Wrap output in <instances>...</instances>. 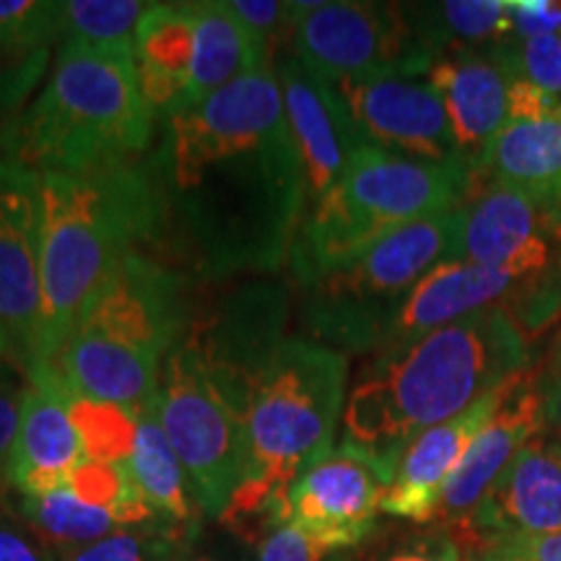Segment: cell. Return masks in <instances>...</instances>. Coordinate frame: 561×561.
Instances as JSON below:
<instances>
[{
  "label": "cell",
  "mask_w": 561,
  "mask_h": 561,
  "mask_svg": "<svg viewBox=\"0 0 561 561\" xmlns=\"http://www.w3.org/2000/svg\"><path fill=\"white\" fill-rule=\"evenodd\" d=\"M151 172L164 224L206 278L291 261L307 187L273 66L167 117Z\"/></svg>",
  "instance_id": "1"
},
{
  "label": "cell",
  "mask_w": 561,
  "mask_h": 561,
  "mask_svg": "<svg viewBox=\"0 0 561 561\" xmlns=\"http://www.w3.org/2000/svg\"><path fill=\"white\" fill-rule=\"evenodd\" d=\"M530 367L528 335L504 307L377 354L351 385L341 445L385 473L421 432L445 424Z\"/></svg>",
  "instance_id": "2"
},
{
  "label": "cell",
  "mask_w": 561,
  "mask_h": 561,
  "mask_svg": "<svg viewBox=\"0 0 561 561\" xmlns=\"http://www.w3.org/2000/svg\"><path fill=\"white\" fill-rule=\"evenodd\" d=\"M161 227L151 167L123 161L81 174H42V318L32 369L50 367L112 271Z\"/></svg>",
  "instance_id": "3"
},
{
  "label": "cell",
  "mask_w": 561,
  "mask_h": 561,
  "mask_svg": "<svg viewBox=\"0 0 561 561\" xmlns=\"http://www.w3.org/2000/svg\"><path fill=\"white\" fill-rule=\"evenodd\" d=\"M348 356L312 339H286L244 411V476L219 520L252 538L286 523L301 473L333 453L348 398Z\"/></svg>",
  "instance_id": "4"
},
{
  "label": "cell",
  "mask_w": 561,
  "mask_h": 561,
  "mask_svg": "<svg viewBox=\"0 0 561 561\" xmlns=\"http://www.w3.org/2000/svg\"><path fill=\"white\" fill-rule=\"evenodd\" d=\"M136 55L62 42L39 94L16 117L3 157L39 174L123 164L153 136Z\"/></svg>",
  "instance_id": "5"
},
{
  "label": "cell",
  "mask_w": 561,
  "mask_h": 561,
  "mask_svg": "<svg viewBox=\"0 0 561 561\" xmlns=\"http://www.w3.org/2000/svg\"><path fill=\"white\" fill-rule=\"evenodd\" d=\"M193 318L185 280L146 252H130L91 299L50 369L66 388L138 413Z\"/></svg>",
  "instance_id": "6"
},
{
  "label": "cell",
  "mask_w": 561,
  "mask_h": 561,
  "mask_svg": "<svg viewBox=\"0 0 561 561\" xmlns=\"http://www.w3.org/2000/svg\"><path fill=\"white\" fill-rule=\"evenodd\" d=\"M473 172L367 144L325 198L305 214L291 250L299 286L346 263L390 231L462 206Z\"/></svg>",
  "instance_id": "7"
},
{
  "label": "cell",
  "mask_w": 561,
  "mask_h": 561,
  "mask_svg": "<svg viewBox=\"0 0 561 561\" xmlns=\"http://www.w3.org/2000/svg\"><path fill=\"white\" fill-rule=\"evenodd\" d=\"M462 206L405 224L346 263L301 284V322L312 341L367 354L385 346L390 322L426 273L460 261Z\"/></svg>",
  "instance_id": "8"
},
{
  "label": "cell",
  "mask_w": 561,
  "mask_h": 561,
  "mask_svg": "<svg viewBox=\"0 0 561 561\" xmlns=\"http://www.w3.org/2000/svg\"><path fill=\"white\" fill-rule=\"evenodd\" d=\"M153 405L201 515L219 520L244 476V419L185 339L164 359Z\"/></svg>",
  "instance_id": "9"
},
{
  "label": "cell",
  "mask_w": 561,
  "mask_h": 561,
  "mask_svg": "<svg viewBox=\"0 0 561 561\" xmlns=\"http://www.w3.org/2000/svg\"><path fill=\"white\" fill-rule=\"evenodd\" d=\"M291 58L325 83L377 73L426 76L434 55L398 3H294Z\"/></svg>",
  "instance_id": "10"
},
{
  "label": "cell",
  "mask_w": 561,
  "mask_h": 561,
  "mask_svg": "<svg viewBox=\"0 0 561 561\" xmlns=\"http://www.w3.org/2000/svg\"><path fill=\"white\" fill-rule=\"evenodd\" d=\"M289 307L284 284L250 280L216 299L203 314H193L182 333L242 419L255 382L286 341Z\"/></svg>",
  "instance_id": "11"
},
{
  "label": "cell",
  "mask_w": 561,
  "mask_h": 561,
  "mask_svg": "<svg viewBox=\"0 0 561 561\" xmlns=\"http://www.w3.org/2000/svg\"><path fill=\"white\" fill-rule=\"evenodd\" d=\"M42 174L0 157V331L11 362L24 371L37 359L42 318Z\"/></svg>",
  "instance_id": "12"
},
{
  "label": "cell",
  "mask_w": 561,
  "mask_h": 561,
  "mask_svg": "<svg viewBox=\"0 0 561 561\" xmlns=\"http://www.w3.org/2000/svg\"><path fill=\"white\" fill-rule=\"evenodd\" d=\"M333 87L369 144L413 159L466 164L455 146L445 104L426 76L377 73Z\"/></svg>",
  "instance_id": "13"
},
{
  "label": "cell",
  "mask_w": 561,
  "mask_h": 561,
  "mask_svg": "<svg viewBox=\"0 0 561 561\" xmlns=\"http://www.w3.org/2000/svg\"><path fill=\"white\" fill-rule=\"evenodd\" d=\"M385 489L388 473L380 466L339 445L294 483L286 496V523L333 551L348 549L375 528Z\"/></svg>",
  "instance_id": "14"
},
{
  "label": "cell",
  "mask_w": 561,
  "mask_h": 561,
  "mask_svg": "<svg viewBox=\"0 0 561 561\" xmlns=\"http://www.w3.org/2000/svg\"><path fill=\"white\" fill-rule=\"evenodd\" d=\"M546 430L541 367H525L504 382L502 401L481 426L466 458L442 491L434 523L442 528L466 525L533 437Z\"/></svg>",
  "instance_id": "15"
},
{
  "label": "cell",
  "mask_w": 561,
  "mask_h": 561,
  "mask_svg": "<svg viewBox=\"0 0 561 561\" xmlns=\"http://www.w3.org/2000/svg\"><path fill=\"white\" fill-rule=\"evenodd\" d=\"M462 210L460 261L523 276H538L561 261L559 221L530 195L512 187H479Z\"/></svg>",
  "instance_id": "16"
},
{
  "label": "cell",
  "mask_w": 561,
  "mask_h": 561,
  "mask_svg": "<svg viewBox=\"0 0 561 561\" xmlns=\"http://www.w3.org/2000/svg\"><path fill=\"white\" fill-rule=\"evenodd\" d=\"M276 76L286 121L305 172L307 210H310L339 185L351 159L369 140L356 128L335 87L301 68L291 55L276 68Z\"/></svg>",
  "instance_id": "17"
},
{
  "label": "cell",
  "mask_w": 561,
  "mask_h": 561,
  "mask_svg": "<svg viewBox=\"0 0 561 561\" xmlns=\"http://www.w3.org/2000/svg\"><path fill=\"white\" fill-rule=\"evenodd\" d=\"M26 380L30 385L21 403L9 486L16 496H37L66 486L76 468L87 460V450L60 377L50 367H37Z\"/></svg>",
  "instance_id": "18"
},
{
  "label": "cell",
  "mask_w": 561,
  "mask_h": 561,
  "mask_svg": "<svg viewBox=\"0 0 561 561\" xmlns=\"http://www.w3.org/2000/svg\"><path fill=\"white\" fill-rule=\"evenodd\" d=\"M426 79L445 104L460 159L473 172L510 117L512 70L502 47L442 55Z\"/></svg>",
  "instance_id": "19"
},
{
  "label": "cell",
  "mask_w": 561,
  "mask_h": 561,
  "mask_svg": "<svg viewBox=\"0 0 561 561\" xmlns=\"http://www.w3.org/2000/svg\"><path fill=\"white\" fill-rule=\"evenodd\" d=\"M530 278L536 276L468 261L442 263L426 273L405 297L396 320L390 322L382 351L405 346L421 335L491 310V307L507 310Z\"/></svg>",
  "instance_id": "20"
},
{
  "label": "cell",
  "mask_w": 561,
  "mask_h": 561,
  "mask_svg": "<svg viewBox=\"0 0 561 561\" xmlns=\"http://www.w3.org/2000/svg\"><path fill=\"white\" fill-rule=\"evenodd\" d=\"M462 528L483 538L561 536V447L541 432L494 483Z\"/></svg>",
  "instance_id": "21"
},
{
  "label": "cell",
  "mask_w": 561,
  "mask_h": 561,
  "mask_svg": "<svg viewBox=\"0 0 561 561\" xmlns=\"http://www.w3.org/2000/svg\"><path fill=\"white\" fill-rule=\"evenodd\" d=\"M504 385L466 413L413 437L392 466L382 512L413 523H434L442 491L458 471L468 447L502 401Z\"/></svg>",
  "instance_id": "22"
},
{
  "label": "cell",
  "mask_w": 561,
  "mask_h": 561,
  "mask_svg": "<svg viewBox=\"0 0 561 561\" xmlns=\"http://www.w3.org/2000/svg\"><path fill=\"white\" fill-rule=\"evenodd\" d=\"M489 185L530 195L561 227V104L504 123L473 170L471 193Z\"/></svg>",
  "instance_id": "23"
},
{
  "label": "cell",
  "mask_w": 561,
  "mask_h": 561,
  "mask_svg": "<svg viewBox=\"0 0 561 561\" xmlns=\"http://www.w3.org/2000/svg\"><path fill=\"white\" fill-rule=\"evenodd\" d=\"M191 11L195 19L191 83H187L185 96L174 112L198 107L201 102H206L208 96H214L216 91L242 79V76L271 66L257 39L231 11L229 3L201 0V3H191Z\"/></svg>",
  "instance_id": "24"
},
{
  "label": "cell",
  "mask_w": 561,
  "mask_h": 561,
  "mask_svg": "<svg viewBox=\"0 0 561 561\" xmlns=\"http://www.w3.org/2000/svg\"><path fill=\"white\" fill-rule=\"evenodd\" d=\"M195 19L191 3H151L136 34L140 87L153 112L167 117L180 107L191 83Z\"/></svg>",
  "instance_id": "25"
},
{
  "label": "cell",
  "mask_w": 561,
  "mask_h": 561,
  "mask_svg": "<svg viewBox=\"0 0 561 561\" xmlns=\"http://www.w3.org/2000/svg\"><path fill=\"white\" fill-rule=\"evenodd\" d=\"M125 466L140 496L161 520L185 530H201V510L195 504L191 481L164 437L153 401L136 413V439Z\"/></svg>",
  "instance_id": "26"
},
{
  "label": "cell",
  "mask_w": 561,
  "mask_h": 561,
  "mask_svg": "<svg viewBox=\"0 0 561 561\" xmlns=\"http://www.w3.org/2000/svg\"><path fill=\"white\" fill-rule=\"evenodd\" d=\"M413 30L434 58L489 50L510 39V0H445L405 5Z\"/></svg>",
  "instance_id": "27"
},
{
  "label": "cell",
  "mask_w": 561,
  "mask_h": 561,
  "mask_svg": "<svg viewBox=\"0 0 561 561\" xmlns=\"http://www.w3.org/2000/svg\"><path fill=\"white\" fill-rule=\"evenodd\" d=\"M11 507L58 557L102 541L115 528H125L117 512L83 502L68 486L37 496H16Z\"/></svg>",
  "instance_id": "28"
},
{
  "label": "cell",
  "mask_w": 561,
  "mask_h": 561,
  "mask_svg": "<svg viewBox=\"0 0 561 561\" xmlns=\"http://www.w3.org/2000/svg\"><path fill=\"white\" fill-rule=\"evenodd\" d=\"M58 39H62L60 3L0 0V76L39 81Z\"/></svg>",
  "instance_id": "29"
},
{
  "label": "cell",
  "mask_w": 561,
  "mask_h": 561,
  "mask_svg": "<svg viewBox=\"0 0 561 561\" xmlns=\"http://www.w3.org/2000/svg\"><path fill=\"white\" fill-rule=\"evenodd\" d=\"M151 3L144 0H68L60 3L62 42L136 55V34Z\"/></svg>",
  "instance_id": "30"
},
{
  "label": "cell",
  "mask_w": 561,
  "mask_h": 561,
  "mask_svg": "<svg viewBox=\"0 0 561 561\" xmlns=\"http://www.w3.org/2000/svg\"><path fill=\"white\" fill-rule=\"evenodd\" d=\"M198 530L153 520L110 533L102 541L62 553L60 561H174L193 549Z\"/></svg>",
  "instance_id": "31"
},
{
  "label": "cell",
  "mask_w": 561,
  "mask_h": 561,
  "mask_svg": "<svg viewBox=\"0 0 561 561\" xmlns=\"http://www.w3.org/2000/svg\"><path fill=\"white\" fill-rule=\"evenodd\" d=\"M68 401L87 458L100 462H128L133 439H136V413L121 409V405L91 401L70 388Z\"/></svg>",
  "instance_id": "32"
},
{
  "label": "cell",
  "mask_w": 561,
  "mask_h": 561,
  "mask_svg": "<svg viewBox=\"0 0 561 561\" xmlns=\"http://www.w3.org/2000/svg\"><path fill=\"white\" fill-rule=\"evenodd\" d=\"M502 55L512 70V79L533 83L546 94L561 100V37L541 34L530 39H504Z\"/></svg>",
  "instance_id": "33"
},
{
  "label": "cell",
  "mask_w": 561,
  "mask_h": 561,
  "mask_svg": "<svg viewBox=\"0 0 561 561\" xmlns=\"http://www.w3.org/2000/svg\"><path fill=\"white\" fill-rule=\"evenodd\" d=\"M231 11L257 39L265 60L273 66V55L284 42L291 45L294 32V3H278V0H231Z\"/></svg>",
  "instance_id": "34"
},
{
  "label": "cell",
  "mask_w": 561,
  "mask_h": 561,
  "mask_svg": "<svg viewBox=\"0 0 561 561\" xmlns=\"http://www.w3.org/2000/svg\"><path fill=\"white\" fill-rule=\"evenodd\" d=\"M26 371L16 367L13 362H0V502L9 500V466L13 442L19 434L21 421V403H24L26 392Z\"/></svg>",
  "instance_id": "35"
},
{
  "label": "cell",
  "mask_w": 561,
  "mask_h": 561,
  "mask_svg": "<svg viewBox=\"0 0 561 561\" xmlns=\"http://www.w3.org/2000/svg\"><path fill=\"white\" fill-rule=\"evenodd\" d=\"M0 561H60V557L21 520L9 502H0Z\"/></svg>",
  "instance_id": "36"
},
{
  "label": "cell",
  "mask_w": 561,
  "mask_h": 561,
  "mask_svg": "<svg viewBox=\"0 0 561 561\" xmlns=\"http://www.w3.org/2000/svg\"><path fill=\"white\" fill-rule=\"evenodd\" d=\"M331 551V546L307 536L297 525L280 523L268 536H263L257 546V561H322Z\"/></svg>",
  "instance_id": "37"
},
{
  "label": "cell",
  "mask_w": 561,
  "mask_h": 561,
  "mask_svg": "<svg viewBox=\"0 0 561 561\" xmlns=\"http://www.w3.org/2000/svg\"><path fill=\"white\" fill-rule=\"evenodd\" d=\"M561 32L557 0H510V39H530Z\"/></svg>",
  "instance_id": "38"
},
{
  "label": "cell",
  "mask_w": 561,
  "mask_h": 561,
  "mask_svg": "<svg viewBox=\"0 0 561 561\" xmlns=\"http://www.w3.org/2000/svg\"><path fill=\"white\" fill-rule=\"evenodd\" d=\"M483 553L507 561H561V536L486 538Z\"/></svg>",
  "instance_id": "39"
},
{
  "label": "cell",
  "mask_w": 561,
  "mask_h": 561,
  "mask_svg": "<svg viewBox=\"0 0 561 561\" xmlns=\"http://www.w3.org/2000/svg\"><path fill=\"white\" fill-rule=\"evenodd\" d=\"M385 561H462V551L447 533H426L392 551Z\"/></svg>",
  "instance_id": "40"
},
{
  "label": "cell",
  "mask_w": 561,
  "mask_h": 561,
  "mask_svg": "<svg viewBox=\"0 0 561 561\" xmlns=\"http://www.w3.org/2000/svg\"><path fill=\"white\" fill-rule=\"evenodd\" d=\"M37 83V79H24V76H0V157L5 151L13 123L24 112V104Z\"/></svg>",
  "instance_id": "41"
},
{
  "label": "cell",
  "mask_w": 561,
  "mask_h": 561,
  "mask_svg": "<svg viewBox=\"0 0 561 561\" xmlns=\"http://www.w3.org/2000/svg\"><path fill=\"white\" fill-rule=\"evenodd\" d=\"M541 390L546 405V432L561 447V331L557 343H553L549 359L541 367Z\"/></svg>",
  "instance_id": "42"
},
{
  "label": "cell",
  "mask_w": 561,
  "mask_h": 561,
  "mask_svg": "<svg viewBox=\"0 0 561 561\" xmlns=\"http://www.w3.org/2000/svg\"><path fill=\"white\" fill-rule=\"evenodd\" d=\"M174 561H221V559H216V557H203V553L185 551L180 559H174Z\"/></svg>",
  "instance_id": "43"
},
{
  "label": "cell",
  "mask_w": 561,
  "mask_h": 561,
  "mask_svg": "<svg viewBox=\"0 0 561 561\" xmlns=\"http://www.w3.org/2000/svg\"><path fill=\"white\" fill-rule=\"evenodd\" d=\"M11 362V348H9V341H5V333L0 331V362Z\"/></svg>",
  "instance_id": "44"
},
{
  "label": "cell",
  "mask_w": 561,
  "mask_h": 561,
  "mask_svg": "<svg viewBox=\"0 0 561 561\" xmlns=\"http://www.w3.org/2000/svg\"><path fill=\"white\" fill-rule=\"evenodd\" d=\"M481 561H507V559H500V557H491V553H483Z\"/></svg>",
  "instance_id": "45"
},
{
  "label": "cell",
  "mask_w": 561,
  "mask_h": 561,
  "mask_svg": "<svg viewBox=\"0 0 561 561\" xmlns=\"http://www.w3.org/2000/svg\"><path fill=\"white\" fill-rule=\"evenodd\" d=\"M559 37H561V32H559Z\"/></svg>",
  "instance_id": "46"
}]
</instances>
